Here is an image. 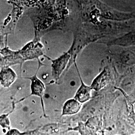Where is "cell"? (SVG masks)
Instances as JSON below:
<instances>
[{"mask_svg": "<svg viewBox=\"0 0 135 135\" xmlns=\"http://www.w3.org/2000/svg\"><path fill=\"white\" fill-rule=\"evenodd\" d=\"M120 47L121 49L117 51L110 52L111 58L120 67L125 69L135 68V47Z\"/></svg>", "mask_w": 135, "mask_h": 135, "instance_id": "obj_1", "label": "cell"}, {"mask_svg": "<svg viewBox=\"0 0 135 135\" xmlns=\"http://www.w3.org/2000/svg\"><path fill=\"white\" fill-rule=\"evenodd\" d=\"M112 76L110 68L106 66L93 80L91 87L92 90L99 91L107 86L111 82Z\"/></svg>", "mask_w": 135, "mask_h": 135, "instance_id": "obj_6", "label": "cell"}, {"mask_svg": "<svg viewBox=\"0 0 135 135\" xmlns=\"http://www.w3.org/2000/svg\"><path fill=\"white\" fill-rule=\"evenodd\" d=\"M0 127L7 131H8L11 129L9 114H4L0 115Z\"/></svg>", "mask_w": 135, "mask_h": 135, "instance_id": "obj_9", "label": "cell"}, {"mask_svg": "<svg viewBox=\"0 0 135 135\" xmlns=\"http://www.w3.org/2000/svg\"><path fill=\"white\" fill-rule=\"evenodd\" d=\"M17 75L10 67L5 66L0 70V84L4 88L10 87L16 80Z\"/></svg>", "mask_w": 135, "mask_h": 135, "instance_id": "obj_7", "label": "cell"}, {"mask_svg": "<svg viewBox=\"0 0 135 135\" xmlns=\"http://www.w3.org/2000/svg\"><path fill=\"white\" fill-rule=\"evenodd\" d=\"M82 105V104L75 98L68 100L63 105L61 117L77 114L81 110Z\"/></svg>", "mask_w": 135, "mask_h": 135, "instance_id": "obj_8", "label": "cell"}, {"mask_svg": "<svg viewBox=\"0 0 135 135\" xmlns=\"http://www.w3.org/2000/svg\"><path fill=\"white\" fill-rule=\"evenodd\" d=\"M40 39L41 38L35 36L34 41L30 43L21 51L17 52L22 62L37 59L39 64L44 65L39 60L40 57L45 55L43 51V46L40 43Z\"/></svg>", "mask_w": 135, "mask_h": 135, "instance_id": "obj_2", "label": "cell"}, {"mask_svg": "<svg viewBox=\"0 0 135 135\" xmlns=\"http://www.w3.org/2000/svg\"><path fill=\"white\" fill-rule=\"evenodd\" d=\"M28 131L21 132L17 129H10L4 135H28Z\"/></svg>", "mask_w": 135, "mask_h": 135, "instance_id": "obj_10", "label": "cell"}, {"mask_svg": "<svg viewBox=\"0 0 135 135\" xmlns=\"http://www.w3.org/2000/svg\"></svg>", "mask_w": 135, "mask_h": 135, "instance_id": "obj_11", "label": "cell"}, {"mask_svg": "<svg viewBox=\"0 0 135 135\" xmlns=\"http://www.w3.org/2000/svg\"><path fill=\"white\" fill-rule=\"evenodd\" d=\"M44 56L51 62L52 77L55 81L58 82L67 68L71 59L70 54L68 51L55 59H52L46 55Z\"/></svg>", "mask_w": 135, "mask_h": 135, "instance_id": "obj_3", "label": "cell"}, {"mask_svg": "<svg viewBox=\"0 0 135 135\" xmlns=\"http://www.w3.org/2000/svg\"><path fill=\"white\" fill-rule=\"evenodd\" d=\"M74 65L76 69L80 81V86L79 87L74 98L76 99L81 104L85 103L89 101L92 98L91 92L93 90L91 86L87 85L83 81L81 74L79 70V68L78 67L77 62L74 63Z\"/></svg>", "mask_w": 135, "mask_h": 135, "instance_id": "obj_5", "label": "cell"}, {"mask_svg": "<svg viewBox=\"0 0 135 135\" xmlns=\"http://www.w3.org/2000/svg\"><path fill=\"white\" fill-rule=\"evenodd\" d=\"M41 67V66H38V70L34 76L26 78V79H29L31 81V95L38 97L40 99L44 116L45 117H47L43 99L44 95L45 94L46 88L43 82H42L37 76V73Z\"/></svg>", "mask_w": 135, "mask_h": 135, "instance_id": "obj_4", "label": "cell"}]
</instances>
